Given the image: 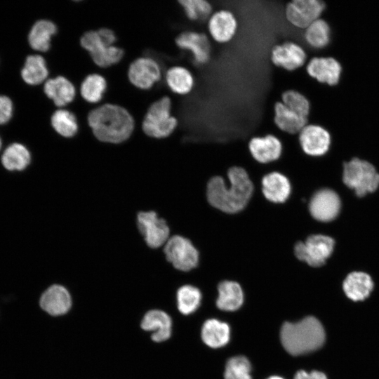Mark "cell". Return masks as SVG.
I'll list each match as a JSON object with an SVG mask.
<instances>
[{
    "label": "cell",
    "mask_w": 379,
    "mask_h": 379,
    "mask_svg": "<svg viewBox=\"0 0 379 379\" xmlns=\"http://www.w3.org/2000/svg\"><path fill=\"white\" fill-rule=\"evenodd\" d=\"M31 161V154L27 148L20 143L10 145L4 152L1 163L8 171H22Z\"/></svg>",
    "instance_id": "d6a6232c"
},
{
    "label": "cell",
    "mask_w": 379,
    "mask_h": 379,
    "mask_svg": "<svg viewBox=\"0 0 379 379\" xmlns=\"http://www.w3.org/2000/svg\"><path fill=\"white\" fill-rule=\"evenodd\" d=\"M107 88L106 79L98 73L90 74L81 82L78 93L81 98L91 105L101 103Z\"/></svg>",
    "instance_id": "f546056e"
},
{
    "label": "cell",
    "mask_w": 379,
    "mask_h": 379,
    "mask_svg": "<svg viewBox=\"0 0 379 379\" xmlns=\"http://www.w3.org/2000/svg\"><path fill=\"white\" fill-rule=\"evenodd\" d=\"M166 260L177 271L187 273L196 269L200 260L198 249L188 238L173 234L163 246Z\"/></svg>",
    "instance_id": "8992f818"
},
{
    "label": "cell",
    "mask_w": 379,
    "mask_h": 379,
    "mask_svg": "<svg viewBox=\"0 0 379 379\" xmlns=\"http://www.w3.org/2000/svg\"><path fill=\"white\" fill-rule=\"evenodd\" d=\"M203 342L211 348H220L227 345L230 338L229 325L215 319L206 320L201 332Z\"/></svg>",
    "instance_id": "83f0119b"
},
{
    "label": "cell",
    "mask_w": 379,
    "mask_h": 379,
    "mask_svg": "<svg viewBox=\"0 0 379 379\" xmlns=\"http://www.w3.org/2000/svg\"><path fill=\"white\" fill-rule=\"evenodd\" d=\"M251 365L244 356L230 358L225 365V379H252Z\"/></svg>",
    "instance_id": "8d00e7d4"
},
{
    "label": "cell",
    "mask_w": 379,
    "mask_h": 379,
    "mask_svg": "<svg viewBox=\"0 0 379 379\" xmlns=\"http://www.w3.org/2000/svg\"><path fill=\"white\" fill-rule=\"evenodd\" d=\"M270 60L276 67L289 73L295 72L305 67L308 61V55L300 44L286 41L272 48Z\"/></svg>",
    "instance_id": "8fae6325"
},
{
    "label": "cell",
    "mask_w": 379,
    "mask_h": 379,
    "mask_svg": "<svg viewBox=\"0 0 379 379\" xmlns=\"http://www.w3.org/2000/svg\"><path fill=\"white\" fill-rule=\"evenodd\" d=\"M238 20L231 11L220 9L214 11L207 20V30L210 37L218 44H227L237 34Z\"/></svg>",
    "instance_id": "ac0fdd59"
},
{
    "label": "cell",
    "mask_w": 379,
    "mask_h": 379,
    "mask_svg": "<svg viewBox=\"0 0 379 379\" xmlns=\"http://www.w3.org/2000/svg\"><path fill=\"white\" fill-rule=\"evenodd\" d=\"M1 147V138H0V149Z\"/></svg>",
    "instance_id": "60d3db41"
},
{
    "label": "cell",
    "mask_w": 379,
    "mask_h": 379,
    "mask_svg": "<svg viewBox=\"0 0 379 379\" xmlns=\"http://www.w3.org/2000/svg\"><path fill=\"white\" fill-rule=\"evenodd\" d=\"M163 79L168 90L175 95H188L195 86L193 73L182 65H174L168 67L164 72Z\"/></svg>",
    "instance_id": "7402d4cb"
},
{
    "label": "cell",
    "mask_w": 379,
    "mask_h": 379,
    "mask_svg": "<svg viewBox=\"0 0 379 379\" xmlns=\"http://www.w3.org/2000/svg\"><path fill=\"white\" fill-rule=\"evenodd\" d=\"M248 148L252 158L260 164L274 163L280 159L283 153L281 139L270 133L251 137Z\"/></svg>",
    "instance_id": "e0dca14e"
},
{
    "label": "cell",
    "mask_w": 379,
    "mask_h": 379,
    "mask_svg": "<svg viewBox=\"0 0 379 379\" xmlns=\"http://www.w3.org/2000/svg\"><path fill=\"white\" fill-rule=\"evenodd\" d=\"M164 77V70L155 59L141 56L134 60L129 65L128 78L135 88L147 91L160 82Z\"/></svg>",
    "instance_id": "7c38bea8"
},
{
    "label": "cell",
    "mask_w": 379,
    "mask_h": 379,
    "mask_svg": "<svg viewBox=\"0 0 379 379\" xmlns=\"http://www.w3.org/2000/svg\"><path fill=\"white\" fill-rule=\"evenodd\" d=\"M140 327L146 331H152L151 339L161 343L170 338L172 331V320L170 316L160 310H151L145 313Z\"/></svg>",
    "instance_id": "cb8c5ba5"
},
{
    "label": "cell",
    "mask_w": 379,
    "mask_h": 379,
    "mask_svg": "<svg viewBox=\"0 0 379 379\" xmlns=\"http://www.w3.org/2000/svg\"><path fill=\"white\" fill-rule=\"evenodd\" d=\"M87 121L95 138L111 145L127 141L135 126L133 117L125 108L111 103L97 105L89 112Z\"/></svg>",
    "instance_id": "7a4b0ae2"
},
{
    "label": "cell",
    "mask_w": 379,
    "mask_h": 379,
    "mask_svg": "<svg viewBox=\"0 0 379 379\" xmlns=\"http://www.w3.org/2000/svg\"><path fill=\"white\" fill-rule=\"evenodd\" d=\"M227 182L221 176L211 178L207 184L206 198L214 208L227 214L242 211L251 201L254 185L247 172L233 166L227 173Z\"/></svg>",
    "instance_id": "6da1fadb"
},
{
    "label": "cell",
    "mask_w": 379,
    "mask_h": 379,
    "mask_svg": "<svg viewBox=\"0 0 379 379\" xmlns=\"http://www.w3.org/2000/svg\"><path fill=\"white\" fill-rule=\"evenodd\" d=\"M294 379H327L326 375L318 371H313L310 373L303 370L296 372Z\"/></svg>",
    "instance_id": "f35d334b"
},
{
    "label": "cell",
    "mask_w": 379,
    "mask_h": 379,
    "mask_svg": "<svg viewBox=\"0 0 379 379\" xmlns=\"http://www.w3.org/2000/svg\"><path fill=\"white\" fill-rule=\"evenodd\" d=\"M344 183L358 197L374 192L379 186V173L369 161L353 157L343 163Z\"/></svg>",
    "instance_id": "5b68a950"
},
{
    "label": "cell",
    "mask_w": 379,
    "mask_h": 379,
    "mask_svg": "<svg viewBox=\"0 0 379 379\" xmlns=\"http://www.w3.org/2000/svg\"><path fill=\"white\" fill-rule=\"evenodd\" d=\"M267 379H284V378L278 375H272V376L269 377Z\"/></svg>",
    "instance_id": "ab89813d"
},
{
    "label": "cell",
    "mask_w": 379,
    "mask_h": 379,
    "mask_svg": "<svg viewBox=\"0 0 379 379\" xmlns=\"http://www.w3.org/2000/svg\"><path fill=\"white\" fill-rule=\"evenodd\" d=\"M340 201L332 190L321 188L311 196L308 203V211L312 218L319 222L333 220L338 214Z\"/></svg>",
    "instance_id": "2e32d148"
},
{
    "label": "cell",
    "mask_w": 379,
    "mask_h": 379,
    "mask_svg": "<svg viewBox=\"0 0 379 379\" xmlns=\"http://www.w3.org/2000/svg\"><path fill=\"white\" fill-rule=\"evenodd\" d=\"M302 39L310 50L317 53L324 51L331 40L330 25L323 18L317 20L303 30Z\"/></svg>",
    "instance_id": "4316f807"
},
{
    "label": "cell",
    "mask_w": 379,
    "mask_h": 379,
    "mask_svg": "<svg viewBox=\"0 0 379 379\" xmlns=\"http://www.w3.org/2000/svg\"><path fill=\"white\" fill-rule=\"evenodd\" d=\"M136 225L146 245L152 249L163 247L171 236L167 221L155 211L138 212Z\"/></svg>",
    "instance_id": "ba28073f"
},
{
    "label": "cell",
    "mask_w": 379,
    "mask_h": 379,
    "mask_svg": "<svg viewBox=\"0 0 379 379\" xmlns=\"http://www.w3.org/2000/svg\"><path fill=\"white\" fill-rule=\"evenodd\" d=\"M281 101L293 112L309 118L311 104L307 97L295 88L284 91L281 95Z\"/></svg>",
    "instance_id": "d590c367"
},
{
    "label": "cell",
    "mask_w": 379,
    "mask_h": 379,
    "mask_svg": "<svg viewBox=\"0 0 379 379\" xmlns=\"http://www.w3.org/2000/svg\"><path fill=\"white\" fill-rule=\"evenodd\" d=\"M202 292L200 288L192 284H183L176 291L178 309L185 315L194 312L200 306Z\"/></svg>",
    "instance_id": "836d02e7"
},
{
    "label": "cell",
    "mask_w": 379,
    "mask_h": 379,
    "mask_svg": "<svg viewBox=\"0 0 379 379\" xmlns=\"http://www.w3.org/2000/svg\"><path fill=\"white\" fill-rule=\"evenodd\" d=\"M174 42L178 48L191 54L192 62L195 65H204L209 62L211 46L206 34L194 30H185L175 36Z\"/></svg>",
    "instance_id": "5bb4252c"
},
{
    "label": "cell",
    "mask_w": 379,
    "mask_h": 379,
    "mask_svg": "<svg viewBox=\"0 0 379 379\" xmlns=\"http://www.w3.org/2000/svg\"><path fill=\"white\" fill-rule=\"evenodd\" d=\"M307 74L320 84L337 85L341 78L343 67L332 56H312L305 66Z\"/></svg>",
    "instance_id": "9a60e30c"
},
{
    "label": "cell",
    "mask_w": 379,
    "mask_h": 379,
    "mask_svg": "<svg viewBox=\"0 0 379 379\" xmlns=\"http://www.w3.org/2000/svg\"><path fill=\"white\" fill-rule=\"evenodd\" d=\"M326 7L323 0H293L286 4L284 16L291 26L303 31L322 17Z\"/></svg>",
    "instance_id": "30bf717a"
},
{
    "label": "cell",
    "mask_w": 379,
    "mask_h": 379,
    "mask_svg": "<svg viewBox=\"0 0 379 379\" xmlns=\"http://www.w3.org/2000/svg\"><path fill=\"white\" fill-rule=\"evenodd\" d=\"M185 17L192 22L208 20L213 13V6L206 0H178Z\"/></svg>",
    "instance_id": "e575fe53"
},
{
    "label": "cell",
    "mask_w": 379,
    "mask_h": 379,
    "mask_svg": "<svg viewBox=\"0 0 379 379\" xmlns=\"http://www.w3.org/2000/svg\"><path fill=\"white\" fill-rule=\"evenodd\" d=\"M273 122L281 133L288 135H298L309 124V118L293 112L279 100L273 106Z\"/></svg>",
    "instance_id": "603a6c76"
},
{
    "label": "cell",
    "mask_w": 379,
    "mask_h": 379,
    "mask_svg": "<svg viewBox=\"0 0 379 379\" xmlns=\"http://www.w3.org/2000/svg\"><path fill=\"white\" fill-rule=\"evenodd\" d=\"M298 140L302 152L310 157L324 156L331 146V135L324 126L309 123L298 133Z\"/></svg>",
    "instance_id": "4fadbf2b"
},
{
    "label": "cell",
    "mask_w": 379,
    "mask_h": 379,
    "mask_svg": "<svg viewBox=\"0 0 379 379\" xmlns=\"http://www.w3.org/2000/svg\"><path fill=\"white\" fill-rule=\"evenodd\" d=\"M244 291L241 284L233 280H222L217 286L216 306L226 312L239 310L244 301Z\"/></svg>",
    "instance_id": "d4e9b609"
},
{
    "label": "cell",
    "mask_w": 379,
    "mask_h": 379,
    "mask_svg": "<svg viewBox=\"0 0 379 379\" xmlns=\"http://www.w3.org/2000/svg\"><path fill=\"white\" fill-rule=\"evenodd\" d=\"M179 126L173 114V101L168 95L152 102L142 122V130L149 138L163 140L171 136Z\"/></svg>",
    "instance_id": "277c9868"
},
{
    "label": "cell",
    "mask_w": 379,
    "mask_h": 379,
    "mask_svg": "<svg viewBox=\"0 0 379 379\" xmlns=\"http://www.w3.org/2000/svg\"><path fill=\"white\" fill-rule=\"evenodd\" d=\"M57 33L58 27L53 21L40 19L34 22L29 32V44L35 51L47 52L51 49L52 40Z\"/></svg>",
    "instance_id": "484cf974"
},
{
    "label": "cell",
    "mask_w": 379,
    "mask_h": 379,
    "mask_svg": "<svg viewBox=\"0 0 379 379\" xmlns=\"http://www.w3.org/2000/svg\"><path fill=\"white\" fill-rule=\"evenodd\" d=\"M13 103L6 95H0V124L6 123L12 116Z\"/></svg>",
    "instance_id": "74e56055"
},
{
    "label": "cell",
    "mask_w": 379,
    "mask_h": 379,
    "mask_svg": "<svg viewBox=\"0 0 379 379\" xmlns=\"http://www.w3.org/2000/svg\"><path fill=\"white\" fill-rule=\"evenodd\" d=\"M335 241L323 234H310L304 241L295 243L293 252L296 259L311 268H319L325 265L331 255Z\"/></svg>",
    "instance_id": "52a82bcc"
},
{
    "label": "cell",
    "mask_w": 379,
    "mask_h": 379,
    "mask_svg": "<svg viewBox=\"0 0 379 379\" xmlns=\"http://www.w3.org/2000/svg\"><path fill=\"white\" fill-rule=\"evenodd\" d=\"M280 339L288 353L298 356L320 348L325 341V332L320 321L309 316L296 323L285 322Z\"/></svg>",
    "instance_id": "3957f363"
},
{
    "label": "cell",
    "mask_w": 379,
    "mask_h": 379,
    "mask_svg": "<svg viewBox=\"0 0 379 379\" xmlns=\"http://www.w3.org/2000/svg\"><path fill=\"white\" fill-rule=\"evenodd\" d=\"M72 304V297L69 291L60 284L50 286L44 291L39 299L41 308L54 317L67 313Z\"/></svg>",
    "instance_id": "d6986e66"
},
{
    "label": "cell",
    "mask_w": 379,
    "mask_h": 379,
    "mask_svg": "<svg viewBox=\"0 0 379 379\" xmlns=\"http://www.w3.org/2000/svg\"><path fill=\"white\" fill-rule=\"evenodd\" d=\"M291 184L281 173L273 171L264 175L261 180V190L265 199L274 204L285 203L291 194Z\"/></svg>",
    "instance_id": "44dd1931"
},
{
    "label": "cell",
    "mask_w": 379,
    "mask_h": 379,
    "mask_svg": "<svg viewBox=\"0 0 379 379\" xmlns=\"http://www.w3.org/2000/svg\"><path fill=\"white\" fill-rule=\"evenodd\" d=\"M51 126L60 137L66 139L74 138L79 131L76 115L66 108H58L51 114Z\"/></svg>",
    "instance_id": "4dcf8cb0"
},
{
    "label": "cell",
    "mask_w": 379,
    "mask_h": 379,
    "mask_svg": "<svg viewBox=\"0 0 379 379\" xmlns=\"http://www.w3.org/2000/svg\"><path fill=\"white\" fill-rule=\"evenodd\" d=\"M343 286L345 293L350 299L359 301L370 295L373 283L368 274L361 272H354L347 275Z\"/></svg>",
    "instance_id": "f1b7e54d"
},
{
    "label": "cell",
    "mask_w": 379,
    "mask_h": 379,
    "mask_svg": "<svg viewBox=\"0 0 379 379\" xmlns=\"http://www.w3.org/2000/svg\"><path fill=\"white\" fill-rule=\"evenodd\" d=\"M124 45V44L120 46L121 48V46ZM129 45V44H128ZM131 46V45H130ZM133 47V46H132ZM136 50V49H135ZM137 51V50H136ZM139 54V53H138Z\"/></svg>",
    "instance_id": "b9f144b4"
},
{
    "label": "cell",
    "mask_w": 379,
    "mask_h": 379,
    "mask_svg": "<svg viewBox=\"0 0 379 379\" xmlns=\"http://www.w3.org/2000/svg\"><path fill=\"white\" fill-rule=\"evenodd\" d=\"M49 70L45 58L39 54L27 57L21 70L22 79L30 85H39L48 78Z\"/></svg>",
    "instance_id": "1f68e13d"
},
{
    "label": "cell",
    "mask_w": 379,
    "mask_h": 379,
    "mask_svg": "<svg viewBox=\"0 0 379 379\" xmlns=\"http://www.w3.org/2000/svg\"><path fill=\"white\" fill-rule=\"evenodd\" d=\"M45 95L51 100L56 108H65L75 99L77 89L74 85L63 76L48 78L44 84Z\"/></svg>",
    "instance_id": "ffe728a7"
},
{
    "label": "cell",
    "mask_w": 379,
    "mask_h": 379,
    "mask_svg": "<svg viewBox=\"0 0 379 379\" xmlns=\"http://www.w3.org/2000/svg\"><path fill=\"white\" fill-rule=\"evenodd\" d=\"M80 44L90 55L95 65L102 69L119 63L124 50L116 45L107 46L101 40L98 30H89L80 38Z\"/></svg>",
    "instance_id": "9c48e42d"
}]
</instances>
